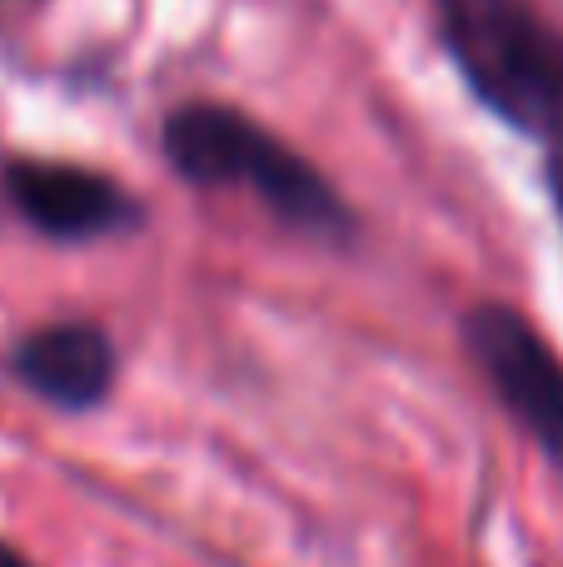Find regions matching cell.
Wrapping results in <instances>:
<instances>
[{
    "instance_id": "obj_1",
    "label": "cell",
    "mask_w": 563,
    "mask_h": 567,
    "mask_svg": "<svg viewBox=\"0 0 563 567\" xmlns=\"http://www.w3.org/2000/svg\"><path fill=\"white\" fill-rule=\"evenodd\" d=\"M449 60L504 125L563 150V30L529 0H439Z\"/></svg>"
},
{
    "instance_id": "obj_2",
    "label": "cell",
    "mask_w": 563,
    "mask_h": 567,
    "mask_svg": "<svg viewBox=\"0 0 563 567\" xmlns=\"http://www.w3.org/2000/svg\"><path fill=\"white\" fill-rule=\"evenodd\" d=\"M165 155L190 185H239L265 199L285 225L319 239H345L355 229L345 199L305 155L275 140L259 120L229 105H185L165 120Z\"/></svg>"
},
{
    "instance_id": "obj_3",
    "label": "cell",
    "mask_w": 563,
    "mask_h": 567,
    "mask_svg": "<svg viewBox=\"0 0 563 567\" xmlns=\"http://www.w3.org/2000/svg\"><path fill=\"white\" fill-rule=\"evenodd\" d=\"M464 343L509 413L563 468V359L549 339L509 303H479L464 319Z\"/></svg>"
},
{
    "instance_id": "obj_4",
    "label": "cell",
    "mask_w": 563,
    "mask_h": 567,
    "mask_svg": "<svg viewBox=\"0 0 563 567\" xmlns=\"http://www.w3.org/2000/svg\"><path fill=\"white\" fill-rule=\"evenodd\" d=\"M6 189L16 209L50 239H100L120 235L140 219L135 199L110 175L80 165H45V159H16L6 169Z\"/></svg>"
},
{
    "instance_id": "obj_5",
    "label": "cell",
    "mask_w": 563,
    "mask_h": 567,
    "mask_svg": "<svg viewBox=\"0 0 563 567\" xmlns=\"http://www.w3.org/2000/svg\"><path fill=\"white\" fill-rule=\"evenodd\" d=\"M10 373L55 409H90L115 383V343L95 323H45L16 343Z\"/></svg>"
},
{
    "instance_id": "obj_6",
    "label": "cell",
    "mask_w": 563,
    "mask_h": 567,
    "mask_svg": "<svg viewBox=\"0 0 563 567\" xmlns=\"http://www.w3.org/2000/svg\"><path fill=\"white\" fill-rule=\"evenodd\" d=\"M549 189H554V205H559V219H563V150L554 155V165H549Z\"/></svg>"
},
{
    "instance_id": "obj_7",
    "label": "cell",
    "mask_w": 563,
    "mask_h": 567,
    "mask_svg": "<svg viewBox=\"0 0 563 567\" xmlns=\"http://www.w3.org/2000/svg\"><path fill=\"white\" fill-rule=\"evenodd\" d=\"M0 567H30L25 558H20L16 548H6V543H0Z\"/></svg>"
}]
</instances>
